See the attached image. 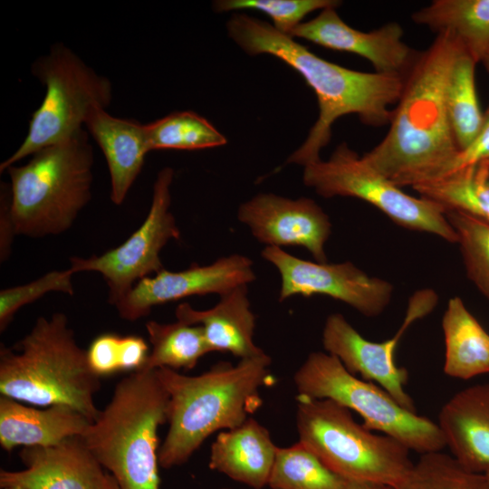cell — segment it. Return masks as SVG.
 <instances>
[{
  "mask_svg": "<svg viewBox=\"0 0 489 489\" xmlns=\"http://www.w3.org/2000/svg\"><path fill=\"white\" fill-rule=\"evenodd\" d=\"M442 329L447 376L469 379L489 372V334L459 297L448 301Z\"/></svg>",
  "mask_w": 489,
  "mask_h": 489,
  "instance_id": "obj_23",
  "label": "cell"
},
{
  "mask_svg": "<svg viewBox=\"0 0 489 489\" xmlns=\"http://www.w3.org/2000/svg\"><path fill=\"white\" fill-rule=\"evenodd\" d=\"M481 62L484 64V66L485 67L486 71L489 72V49L488 51L486 52L485 55L484 56V58L482 59Z\"/></svg>",
  "mask_w": 489,
  "mask_h": 489,
  "instance_id": "obj_38",
  "label": "cell"
},
{
  "mask_svg": "<svg viewBox=\"0 0 489 489\" xmlns=\"http://www.w3.org/2000/svg\"><path fill=\"white\" fill-rule=\"evenodd\" d=\"M149 150H199L225 145V137L206 118L175 111L145 124Z\"/></svg>",
  "mask_w": 489,
  "mask_h": 489,
  "instance_id": "obj_29",
  "label": "cell"
},
{
  "mask_svg": "<svg viewBox=\"0 0 489 489\" xmlns=\"http://www.w3.org/2000/svg\"><path fill=\"white\" fill-rule=\"evenodd\" d=\"M299 441L348 481L397 487L414 463L409 449L357 423L351 411L331 399L297 397Z\"/></svg>",
  "mask_w": 489,
  "mask_h": 489,
  "instance_id": "obj_7",
  "label": "cell"
},
{
  "mask_svg": "<svg viewBox=\"0 0 489 489\" xmlns=\"http://www.w3.org/2000/svg\"><path fill=\"white\" fill-rule=\"evenodd\" d=\"M176 317L187 324L201 326L211 351L229 352L241 360L264 353L254 341L255 316L251 310L247 285L220 296L219 302L207 310L180 303Z\"/></svg>",
  "mask_w": 489,
  "mask_h": 489,
  "instance_id": "obj_20",
  "label": "cell"
},
{
  "mask_svg": "<svg viewBox=\"0 0 489 489\" xmlns=\"http://www.w3.org/2000/svg\"><path fill=\"white\" fill-rule=\"evenodd\" d=\"M484 160H489V108L476 138L466 149L458 151L443 176Z\"/></svg>",
  "mask_w": 489,
  "mask_h": 489,
  "instance_id": "obj_35",
  "label": "cell"
},
{
  "mask_svg": "<svg viewBox=\"0 0 489 489\" xmlns=\"http://www.w3.org/2000/svg\"><path fill=\"white\" fill-rule=\"evenodd\" d=\"M452 456L470 472L489 474V383L455 393L437 423Z\"/></svg>",
  "mask_w": 489,
  "mask_h": 489,
  "instance_id": "obj_18",
  "label": "cell"
},
{
  "mask_svg": "<svg viewBox=\"0 0 489 489\" xmlns=\"http://www.w3.org/2000/svg\"><path fill=\"white\" fill-rule=\"evenodd\" d=\"M445 212H459L489 224V160L413 187Z\"/></svg>",
  "mask_w": 489,
  "mask_h": 489,
  "instance_id": "obj_25",
  "label": "cell"
},
{
  "mask_svg": "<svg viewBox=\"0 0 489 489\" xmlns=\"http://www.w3.org/2000/svg\"><path fill=\"white\" fill-rule=\"evenodd\" d=\"M74 273L68 268L52 271L25 284L3 289L0 292V331L3 332L14 314L24 305L32 303L50 292L72 295V277Z\"/></svg>",
  "mask_w": 489,
  "mask_h": 489,
  "instance_id": "obj_34",
  "label": "cell"
},
{
  "mask_svg": "<svg viewBox=\"0 0 489 489\" xmlns=\"http://www.w3.org/2000/svg\"><path fill=\"white\" fill-rule=\"evenodd\" d=\"M3 489H25V488L19 485H12V486L5 487Z\"/></svg>",
  "mask_w": 489,
  "mask_h": 489,
  "instance_id": "obj_39",
  "label": "cell"
},
{
  "mask_svg": "<svg viewBox=\"0 0 489 489\" xmlns=\"http://www.w3.org/2000/svg\"><path fill=\"white\" fill-rule=\"evenodd\" d=\"M278 446L266 427L252 417L220 432L211 445L209 468L254 489L268 480Z\"/></svg>",
  "mask_w": 489,
  "mask_h": 489,
  "instance_id": "obj_22",
  "label": "cell"
},
{
  "mask_svg": "<svg viewBox=\"0 0 489 489\" xmlns=\"http://www.w3.org/2000/svg\"><path fill=\"white\" fill-rule=\"evenodd\" d=\"M345 489H396L394 486L363 481H348Z\"/></svg>",
  "mask_w": 489,
  "mask_h": 489,
  "instance_id": "obj_37",
  "label": "cell"
},
{
  "mask_svg": "<svg viewBox=\"0 0 489 489\" xmlns=\"http://www.w3.org/2000/svg\"><path fill=\"white\" fill-rule=\"evenodd\" d=\"M403 34L397 23L370 32L356 30L340 18L335 7H329L321 10L315 18L302 22L289 36L357 54L367 59L376 72L406 78L419 54L402 41Z\"/></svg>",
  "mask_w": 489,
  "mask_h": 489,
  "instance_id": "obj_17",
  "label": "cell"
},
{
  "mask_svg": "<svg viewBox=\"0 0 489 489\" xmlns=\"http://www.w3.org/2000/svg\"><path fill=\"white\" fill-rule=\"evenodd\" d=\"M293 381L298 396L331 399L357 412L366 428L391 436L409 450L422 455L446 446L437 423L403 408L380 386L359 379L328 352L310 353Z\"/></svg>",
  "mask_w": 489,
  "mask_h": 489,
  "instance_id": "obj_9",
  "label": "cell"
},
{
  "mask_svg": "<svg viewBox=\"0 0 489 489\" xmlns=\"http://www.w3.org/2000/svg\"><path fill=\"white\" fill-rule=\"evenodd\" d=\"M475 64L463 49L452 66L446 88L448 119L459 151L474 141L483 123L475 81Z\"/></svg>",
  "mask_w": 489,
  "mask_h": 489,
  "instance_id": "obj_27",
  "label": "cell"
},
{
  "mask_svg": "<svg viewBox=\"0 0 489 489\" xmlns=\"http://www.w3.org/2000/svg\"><path fill=\"white\" fill-rule=\"evenodd\" d=\"M340 5L336 0H217L212 5L217 13L257 10L271 18L277 31L289 35L310 13Z\"/></svg>",
  "mask_w": 489,
  "mask_h": 489,
  "instance_id": "obj_33",
  "label": "cell"
},
{
  "mask_svg": "<svg viewBox=\"0 0 489 489\" xmlns=\"http://www.w3.org/2000/svg\"><path fill=\"white\" fill-rule=\"evenodd\" d=\"M396 489H489L486 475L463 467L452 455L422 454Z\"/></svg>",
  "mask_w": 489,
  "mask_h": 489,
  "instance_id": "obj_30",
  "label": "cell"
},
{
  "mask_svg": "<svg viewBox=\"0 0 489 489\" xmlns=\"http://www.w3.org/2000/svg\"><path fill=\"white\" fill-rule=\"evenodd\" d=\"M174 170L166 167L158 171L153 185L149 211L142 225L128 239L101 255L72 257V272H97L108 287L110 304L115 305L143 278L164 268L160 252L170 240H177L180 231L170 211V187Z\"/></svg>",
  "mask_w": 489,
  "mask_h": 489,
  "instance_id": "obj_11",
  "label": "cell"
},
{
  "mask_svg": "<svg viewBox=\"0 0 489 489\" xmlns=\"http://www.w3.org/2000/svg\"><path fill=\"white\" fill-rule=\"evenodd\" d=\"M262 256L279 273L280 302L297 295H324L350 305L366 317H376L392 298L389 282L369 275L350 262L303 260L274 246H265Z\"/></svg>",
  "mask_w": 489,
  "mask_h": 489,
  "instance_id": "obj_12",
  "label": "cell"
},
{
  "mask_svg": "<svg viewBox=\"0 0 489 489\" xmlns=\"http://www.w3.org/2000/svg\"><path fill=\"white\" fill-rule=\"evenodd\" d=\"M32 74L45 86V95L32 114L26 137L0 164L3 173L23 158L59 143L81 129L96 109H106L112 100L110 81L98 74L63 43L32 63Z\"/></svg>",
  "mask_w": 489,
  "mask_h": 489,
  "instance_id": "obj_8",
  "label": "cell"
},
{
  "mask_svg": "<svg viewBox=\"0 0 489 489\" xmlns=\"http://www.w3.org/2000/svg\"><path fill=\"white\" fill-rule=\"evenodd\" d=\"M19 456L24 468L1 470L2 489L12 485L25 489H120L82 436L52 446L23 447Z\"/></svg>",
  "mask_w": 489,
  "mask_h": 489,
  "instance_id": "obj_16",
  "label": "cell"
},
{
  "mask_svg": "<svg viewBox=\"0 0 489 489\" xmlns=\"http://www.w3.org/2000/svg\"><path fill=\"white\" fill-rule=\"evenodd\" d=\"M238 220L266 246H300L319 263H327L325 244L331 222L312 198H287L259 193L240 205Z\"/></svg>",
  "mask_w": 489,
  "mask_h": 489,
  "instance_id": "obj_15",
  "label": "cell"
},
{
  "mask_svg": "<svg viewBox=\"0 0 489 489\" xmlns=\"http://www.w3.org/2000/svg\"><path fill=\"white\" fill-rule=\"evenodd\" d=\"M146 330L151 349L141 369L189 370L204 355L212 352L201 326L180 321L172 323L149 321Z\"/></svg>",
  "mask_w": 489,
  "mask_h": 489,
  "instance_id": "obj_26",
  "label": "cell"
},
{
  "mask_svg": "<svg viewBox=\"0 0 489 489\" xmlns=\"http://www.w3.org/2000/svg\"><path fill=\"white\" fill-rule=\"evenodd\" d=\"M93 162V149L82 129L34 153L25 165L9 167L15 234L41 238L69 230L91 198Z\"/></svg>",
  "mask_w": 489,
  "mask_h": 489,
  "instance_id": "obj_6",
  "label": "cell"
},
{
  "mask_svg": "<svg viewBox=\"0 0 489 489\" xmlns=\"http://www.w3.org/2000/svg\"><path fill=\"white\" fill-rule=\"evenodd\" d=\"M229 37L247 54L274 56L296 71L314 91L319 116L307 138L286 160L305 167L321 159L331 138L333 123L356 114L367 126L389 124L401 96L405 78L354 71L326 61L267 22L235 13L226 23Z\"/></svg>",
  "mask_w": 489,
  "mask_h": 489,
  "instance_id": "obj_1",
  "label": "cell"
},
{
  "mask_svg": "<svg viewBox=\"0 0 489 489\" xmlns=\"http://www.w3.org/2000/svg\"><path fill=\"white\" fill-rule=\"evenodd\" d=\"M85 126L106 159L110 178V200L115 205H121L150 151L145 124L112 116L104 109H96L88 116Z\"/></svg>",
  "mask_w": 489,
  "mask_h": 489,
  "instance_id": "obj_19",
  "label": "cell"
},
{
  "mask_svg": "<svg viewBox=\"0 0 489 489\" xmlns=\"http://www.w3.org/2000/svg\"><path fill=\"white\" fill-rule=\"evenodd\" d=\"M91 422L65 406L35 408L14 398L0 397V445L5 451L16 446H52L82 436Z\"/></svg>",
  "mask_w": 489,
  "mask_h": 489,
  "instance_id": "obj_21",
  "label": "cell"
},
{
  "mask_svg": "<svg viewBox=\"0 0 489 489\" xmlns=\"http://www.w3.org/2000/svg\"><path fill=\"white\" fill-rule=\"evenodd\" d=\"M0 202V260L5 262L11 254L14 235H16L10 214L9 186L5 183L1 186Z\"/></svg>",
  "mask_w": 489,
  "mask_h": 489,
  "instance_id": "obj_36",
  "label": "cell"
},
{
  "mask_svg": "<svg viewBox=\"0 0 489 489\" xmlns=\"http://www.w3.org/2000/svg\"><path fill=\"white\" fill-rule=\"evenodd\" d=\"M271 362L264 352L236 365L219 362L197 376L157 369L169 397L168 429L158 450L159 465L169 469L183 465L213 433L245 422L263 403L261 388L274 383Z\"/></svg>",
  "mask_w": 489,
  "mask_h": 489,
  "instance_id": "obj_3",
  "label": "cell"
},
{
  "mask_svg": "<svg viewBox=\"0 0 489 489\" xmlns=\"http://www.w3.org/2000/svg\"><path fill=\"white\" fill-rule=\"evenodd\" d=\"M463 49L451 34H436L406 76L386 136L362 156L400 188L442 177L459 151L448 119L446 88Z\"/></svg>",
  "mask_w": 489,
  "mask_h": 489,
  "instance_id": "obj_2",
  "label": "cell"
},
{
  "mask_svg": "<svg viewBox=\"0 0 489 489\" xmlns=\"http://www.w3.org/2000/svg\"><path fill=\"white\" fill-rule=\"evenodd\" d=\"M62 312L41 316L15 344L1 345L0 393L28 405L69 407L92 422L101 377Z\"/></svg>",
  "mask_w": 489,
  "mask_h": 489,
  "instance_id": "obj_4",
  "label": "cell"
},
{
  "mask_svg": "<svg viewBox=\"0 0 489 489\" xmlns=\"http://www.w3.org/2000/svg\"><path fill=\"white\" fill-rule=\"evenodd\" d=\"M445 214L456 232L469 279L489 300V224L459 212Z\"/></svg>",
  "mask_w": 489,
  "mask_h": 489,
  "instance_id": "obj_31",
  "label": "cell"
},
{
  "mask_svg": "<svg viewBox=\"0 0 489 489\" xmlns=\"http://www.w3.org/2000/svg\"><path fill=\"white\" fill-rule=\"evenodd\" d=\"M254 280L253 261L235 254L206 265L193 264L183 271L163 269L139 281L114 306L120 318L136 321L148 315L154 306L195 295L222 296Z\"/></svg>",
  "mask_w": 489,
  "mask_h": 489,
  "instance_id": "obj_14",
  "label": "cell"
},
{
  "mask_svg": "<svg viewBox=\"0 0 489 489\" xmlns=\"http://www.w3.org/2000/svg\"><path fill=\"white\" fill-rule=\"evenodd\" d=\"M487 475V478H488V483H489V474H488V475Z\"/></svg>",
  "mask_w": 489,
  "mask_h": 489,
  "instance_id": "obj_40",
  "label": "cell"
},
{
  "mask_svg": "<svg viewBox=\"0 0 489 489\" xmlns=\"http://www.w3.org/2000/svg\"><path fill=\"white\" fill-rule=\"evenodd\" d=\"M347 482L299 441L278 447L267 485L271 489H345Z\"/></svg>",
  "mask_w": 489,
  "mask_h": 489,
  "instance_id": "obj_28",
  "label": "cell"
},
{
  "mask_svg": "<svg viewBox=\"0 0 489 489\" xmlns=\"http://www.w3.org/2000/svg\"><path fill=\"white\" fill-rule=\"evenodd\" d=\"M168 401L156 369L131 372L82 436L120 489H160L158 428Z\"/></svg>",
  "mask_w": 489,
  "mask_h": 489,
  "instance_id": "obj_5",
  "label": "cell"
},
{
  "mask_svg": "<svg viewBox=\"0 0 489 489\" xmlns=\"http://www.w3.org/2000/svg\"><path fill=\"white\" fill-rule=\"evenodd\" d=\"M411 18L436 34H451L476 63L489 49V0H435Z\"/></svg>",
  "mask_w": 489,
  "mask_h": 489,
  "instance_id": "obj_24",
  "label": "cell"
},
{
  "mask_svg": "<svg viewBox=\"0 0 489 489\" xmlns=\"http://www.w3.org/2000/svg\"><path fill=\"white\" fill-rule=\"evenodd\" d=\"M436 303L426 292H417L409 301L404 321L391 338L382 342L365 339L340 313H332L325 321L322 344L326 352L335 356L352 374L372 380L385 389L400 406L416 412L412 398L407 393L406 369L395 362V350L402 334L417 320L428 314Z\"/></svg>",
  "mask_w": 489,
  "mask_h": 489,
  "instance_id": "obj_13",
  "label": "cell"
},
{
  "mask_svg": "<svg viewBox=\"0 0 489 489\" xmlns=\"http://www.w3.org/2000/svg\"><path fill=\"white\" fill-rule=\"evenodd\" d=\"M302 181L323 197H350L363 200L399 226L457 243L456 232L438 205L405 193L345 142L327 160L321 158L303 167Z\"/></svg>",
  "mask_w": 489,
  "mask_h": 489,
  "instance_id": "obj_10",
  "label": "cell"
},
{
  "mask_svg": "<svg viewBox=\"0 0 489 489\" xmlns=\"http://www.w3.org/2000/svg\"><path fill=\"white\" fill-rule=\"evenodd\" d=\"M149 348L141 337L104 333L95 338L87 350L91 369L100 377L143 369Z\"/></svg>",
  "mask_w": 489,
  "mask_h": 489,
  "instance_id": "obj_32",
  "label": "cell"
},
{
  "mask_svg": "<svg viewBox=\"0 0 489 489\" xmlns=\"http://www.w3.org/2000/svg\"><path fill=\"white\" fill-rule=\"evenodd\" d=\"M223 489H228V488H223Z\"/></svg>",
  "mask_w": 489,
  "mask_h": 489,
  "instance_id": "obj_41",
  "label": "cell"
}]
</instances>
